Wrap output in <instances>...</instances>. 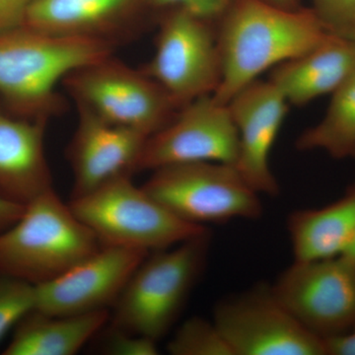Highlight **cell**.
<instances>
[{
	"label": "cell",
	"instance_id": "12",
	"mask_svg": "<svg viewBox=\"0 0 355 355\" xmlns=\"http://www.w3.org/2000/svg\"><path fill=\"white\" fill-rule=\"evenodd\" d=\"M148 252L104 247L57 279L36 284V310L53 316H72L108 310Z\"/></svg>",
	"mask_w": 355,
	"mask_h": 355
},
{
	"label": "cell",
	"instance_id": "16",
	"mask_svg": "<svg viewBox=\"0 0 355 355\" xmlns=\"http://www.w3.org/2000/svg\"><path fill=\"white\" fill-rule=\"evenodd\" d=\"M147 0H33L25 26L60 37L116 44L130 32L133 16Z\"/></svg>",
	"mask_w": 355,
	"mask_h": 355
},
{
	"label": "cell",
	"instance_id": "28",
	"mask_svg": "<svg viewBox=\"0 0 355 355\" xmlns=\"http://www.w3.org/2000/svg\"><path fill=\"white\" fill-rule=\"evenodd\" d=\"M24 207L0 198V232L10 227L20 218Z\"/></svg>",
	"mask_w": 355,
	"mask_h": 355
},
{
	"label": "cell",
	"instance_id": "30",
	"mask_svg": "<svg viewBox=\"0 0 355 355\" xmlns=\"http://www.w3.org/2000/svg\"><path fill=\"white\" fill-rule=\"evenodd\" d=\"M345 256L349 257L350 259L355 261V237L352 240V244L347 248V251L345 252Z\"/></svg>",
	"mask_w": 355,
	"mask_h": 355
},
{
	"label": "cell",
	"instance_id": "6",
	"mask_svg": "<svg viewBox=\"0 0 355 355\" xmlns=\"http://www.w3.org/2000/svg\"><path fill=\"white\" fill-rule=\"evenodd\" d=\"M62 84L76 107L148 137L181 110L157 81L113 55L73 70Z\"/></svg>",
	"mask_w": 355,
	"mask_h": 355
},
{
	"label": "cell",
	"instance_id": "18",
	"mask_svg": "<svg viewBox=\"0 0 355 355\" xmlns=\"http://www.w3.org/2000/svg\"><path fill=\"white\" fill-rule=\"evenodd\" d=\"M295 261L345 254L355 237V180L345 193L321 209H298L287 219Z\"/></svg>",
	"mask_w": 355,
	"mask_h": 355
},
{
	"label": "cell",
	"instance_id": "26",
	"mask_svg": "<svg viewBox=\"0 0 355 355\" xmlns=\"http://www.w3.org/2000/svg\"><path fill=\"white\" fill-rule=\"evenodd\" d=\"M33 0H0V35L25 26Z\"/></svg>",
	"mask_w": 355,
	"mask_h": 355
},
{
	"label": "cell",
	"instance_id": "14",
	"mask_svg": "<svg viewBox=\"0 0 355 355\" xmlns=\"http://www.w3.org/2000/svg\"><path fill=\"white\" fill-rule=\"evenodd\" d=\"M67 146V157L73 173L71 198L87 195L104 184L139 171V162L148 137L107 123L83 107Z\"/></svg>",
	"mask_w": 355,
	"mask_h": 355
},
{
	"label": "cell",
	"instance_id": "24",
	"mask_svg": "<svg viewBox=\"0 0 355 355\" xmlns=\"http://www.w3.org/2000/svg\"><path fill=\"white\" fill-rule=\"evenodd\" d=\"M235 0H147V6L163 14L182 10L214 26L227 13Z\"/></svg>",
	"mask_w": 355,
	"mask_h": 355
},
{
	"label": "cell",
	"instance_id": "3",
	"mask_svg": "<svg viewBox=\"0 0 355 355\" xmlns=\"http://www.w3.org/2000/svg\"><path fill=\"white\" fill-rule=\"evenodd\" d=\"M102 247L53 189L25 205L20 218L0 232V273L36 286L57 279Z\"/></svg>",
	"mask_w": 355,
	"mask_h": 355
},
{
	"label": "cell",
	"instance_id": "11",
	"mask_svg": "<svg viewBox=\"0 0 355 355\" xmlns=\"http://www.w3.org/2000/svg\"><path fill=\"white\" fill-rule=\"evenodd\" d=\"M238 154L239 135L228 104L207 95L189 103L146 139L139 171L191 162L235 166Z\"/></svg>",
	"mask_w": 355,
	"mask_h": 355
},
{
	"label": "cell",
	"instance_id": "25",
	"mask_svg": "<svg viewBox=\"0 0 355 355\" xmlns=\"http://www.w3.org/2000/svg\"><path fill=\"white\" fill-rule=\"evenodd\" d=\"M103 334L99 349L111 355H156L159 354L157 342L146 336L133 335L128 331L110 326Z\"/></svg>",
	"mask_w": 355,
	"mask_h": 355
},
{
	"label": "cell",
	"instance_id": "10",
	"mask_svg": "<svg viewBox=\"0 0 355 355\" xmlns=\"http://www.w3.org/2000/svg\"><path fill=\"white\" fill-rule=\"evenodd\" d=\"M214 322L233 355H326L323 338L287 311L270 286L222 299Z\"/></svg>",
	"mask_w": 355,
	"mask_h": 355
},
{
	"label": "cell",
	"instance_id": "2",
	"mask_svg": "<svg viewBox=\"0 0 355 355\" xmlns=\"http://www.w3.org/2000/svg\"><path fill=\"white\" fill-rule=\"evenodd\" d=\"M116 44L55 36L23 26L0 35V103L14 116L50 120L64 113L58 83L79 67L113 55Z\"/></svg>",
	"mask_w": 355,
	"mask_h": 355
},
{
	"label": "cell",
	"instance_id": "1",
	"mask_svg": "<svg viewBox=\"0 0 355 355\" xmlns=\"http://www.w3.org/2000/svg\"><path fill=\"white\" fill-rule=\"evenodd\" d=\"M330 35L312 8L235 0L216 26L221 80L212 95L228 104L263 72L304 55Z\"/></svg>",
	"mask_w": 355,
	"mask_h": 355
},
{
	"label": "cell",
	"instance_id": "8",
	"mask_svg": "<svg viewBox=\"0 0 355 355\" xmlns=\"http://www.w3.org/2000/svg\"><path fill=\"white\" fill-rule=\"evenodd\" d=\"M140 69L181 109L214 94L221 80L216 26L182 10L163 14L153 58Z\"/></svg>",
	"mask_w": 355,
	"mask_h": 355
},
{
	"label": "cell",
	"instance_id": "19",
	"mask_svg": "<svg viewBox=\"0 0 355 355\" xmlns=\"http://www.w3.org/2000/svg\"><path fill=\"white\" fill-rule=\"evenodd\" d=\"M108 310L53 316L34 310L16 326L4 355H73L108 323Z\"/></svg>",
	"mask_w": 355,
	"mask_h": 355
},
{
	"label": "cell",
	"instance_id": "15",
	"mask_svg": "<svg viewBox=\"0 0 355 355\" xmlns=\"http://www.w3.org/2000/svg\"><path fill=\"white\" fill-rule=\"evenodd\" d=\"M46 120L14 116L0 103V198L25 207L53 190L46 153Z\"/></svg>",
	"mask_w": 355,
	"mask_h": 355
},
{
	"label": "cell",
	"instance_id": "9",
	"mask_svg": "<svg viewBox=\"0 0 355 355\" xmlns=\"http://www.w3.org/2000/svg\"><path fill=\"white\" fill-rule=\"evenodd\" d=\"M270 289L306 329L323 340L355 324V261L345 254L294 260Z\"/></svg>",
	"mask_w": 355,
	"mask_h": 355
},
{
	"label": "cell",
	"instance_id": "5",
	"mask_svg": "<svg viewBox=\"0 0 355 355\" xmlns=\"http://www.w3.org/2000/svg\"><path fill=\"white\" fill-rule=\"evenodd\" d=\"M74 214L102 246L160 251L209 230L178 218L130 176L119 178L87 195L71 198Z\"/></svg>",
	"mask_w": 355,
	"mask_h": 355
},
{
	"label": "cell",
	"instance_id": "29",
	"mask_svg": "<svg viewBox=\"0 0 355 355\" xmlns=\"http://www.w3.org/2000/svg\"><path fill=\"white\" fill-rule=\"evenodd\" d=\"M266 1L284 8L296 9L300 7L299 0H266Z\"/></svg>",
	"mask_w": 355,
	"mask_h": 355
},
{
	"label": "cell",
	"instance_id": "13",
	"mask_svg": "<svg viewBox=\"0 0 355 355\" xmlns=\"http://www.w3.org/2000/svg\"><path fill=\"white\" fill-rule=\"evenodd\" d=\"M286 98L272 81L257 79L228 103L239 135L235 168L260 195L275 197L279 186L270 156L287 113Z\"/></svg>",
	"mask_w": 355,
	"mask_h": 355
},
{
	"label": "cell",
	"instance_id": "27",
	"mask_svg": "<svg viewBox=\"0 0 355 355\" xmlns=\"http://www.w3.org/2000/svg\"><path fill=\"white\" fill-rule=\"evenodd\" d=\"M324 342L326 355H355V324L349 330Z\"/></svg>",
	"mask_w": 355,
	"mask_h": 355
},
{
	"label": "cell",
	"instance_id": "21",
	"mask_svg": "<svg viewBox=\"0 0 355 355\" xmlns=\"http://www.w3.org/2000/svg\"><path fill=\"white\" fill-rule=\"evenodd\" d=\"M173 355H233L214 320L193 317L180 326L168 343Z\"/></svg>",
	"mask_w": 355,
	"mask_h": 355
},
{
	"label": "cell",
	"instance_id": "23",
	"mask_svg": "<svg viewBox=\"0 0 355 355\" xmlns=\"http://www.w3.org/2000/svg\"><path fill=\"white\" fill-rule=\"evenodd\" d=\"M312 3L329 33L355 42V0H312Z\"/></svg>",
	"mask_w": 355,
	"mask_h": 355
},
{
	"label": "cell",
	"instance_id": "17",
	"mask_svg": "<svg viewBox=\"0 0 355 355\" xmlns=\"http://www.w3.org/2000/svg\"><path fill=\"white\" fill-rule=\"evenodd\" d=\"M355 72V42L330 35L304 55L277 65L272 81L289 105L301 107L334 92Z\"/></svg>",
	"mask_w": 355,
	"mask_h": 355
},
{
	"label": "cell",
	"instance_id": "20",
	"mask_svg": "<svg viewBox=\"0 0 355 355\" xmlns=\"http://www.w3.org/2000/svg\"><path fill=\"white\" fill-rule=\"evenodd\" d=\"M321 121L296 140L298 150H322L335 159H355V72L333 93Z\"/></svg>",
	"mask_w": 355,
	"mask_h": 355
},
{
	"label": "cell",
	"instance_id": "7",
	"mask_svg": "<svg viewBox=\"0 0 355 355\" xmlns=\"http://www.w3.org/2000/svg\"><path fill=\"white\" fill-rule=\"evenodd\" d=\"M142 188L178 218L195 225L254 220L263 216L260 193L233 165L191 162L163 166L153 170Z\"/></svg>",
	"mask_w": 355,
	"mask_h": 355
},
{
	"label": "cell",
	"instance_id": "22",
	"mask_svg": "<svg viewBox=\"0 0 355 355\" xmlns=\"http://www.w3.org/2000/svg\"><path fill=\"white\" fill-rule=\"evenodd\" d=\"M36 286L0 273V342L23 318L36 310Z\"/></svg>",
	"mask_w": 355,
	"mask_h": 355
},
{
	"label": "cell",
	"instance_id": "4",
	"mask_svg": "<svg viewBox=\"0 0 355 355\" xmlns=\"http://www.w3.org/2000/svg\"><path fill=\"white\" fill-rule=\"evenodd\" d=\"M209 231L148 254L114 303L112 326L158 342L177 321L205 270Z\"/></svg>",
	"mask_w": 355,
	"mask_h": 355
}]
</instances>
